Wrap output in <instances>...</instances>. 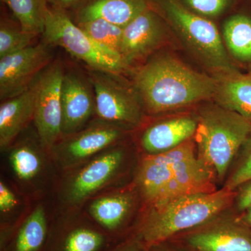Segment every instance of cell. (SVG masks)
<instances>
[{
  "mask_svg": "<svg viewBox=\"0 0 251 251\" xmlns=\"http://www.w3.org/2000/svg\"><path fill=\"white\" fill-rule=\"evenodd\" d=\"M37 35L25 31L16 19L1 14L0 22V58L34 45Z\"/></svg>",
  "mask_w": 251,
  "mask_h": 251,
  "instance_id": "25",
  "label": "cell"
},
{
  "mask_svg": "<svg viewBox=\"0 0 251 251\" xmlns=\"http://www.w3.org/2000/svg\"><path fill=\"white\" fill-rule=\"evenodd\" d=\"M193 9L203 16H216L222 14L229 0H184Z\"/></svg>",
  "mask_w": 251,
  "mask_h": 251,
  "instance_id": "29",
  "label": "cell"
},
{
  "mask_svg": "<svg viewBox=\"0 0 251 251\" xmlns=\"http://www.w3.org/2000/svg\"><path fill=\"white\" fill-rule=\"evenodd\" d=\"M197 126L198 122L187 117L159 122L144 132L142 147L150 155L167 152L189 140Z\"/></svg>",
  "mask_w": 251,
  "mask_h": 251,
  "instance_id": "15",
  "label": "cell"
},
{
  "mask_svg": "<svg viewBox=\"0 0 251 251\" xmlns=\"http://www.w3.org/2000/svg\"><path fill=\"white\" fill-rule=\"evenodd\" d=\"M239 219L251 228V208L239 216Z\"/></svg>",
  "mask_w": 251,
  "mask_h": 251,
  "instance_id": "35",
  "label": "cell"
},
{
  "mask_svg": "<svg viewBox=\"0 0 251 251\" xmlns=\"http://www.w3.org/2000/svg\"><path fill=\"white\" fill-rule=\"evenodd\" d=\"M17 204V199L12 191L1 181L0 182V210L1 212L11 211Z\"/></svg>",
  "mask_w": 251,
  "mask_h": 251,
  "instance_id": "31",
  "label": "cell"
},
{
  "mask_svg": "<svg viewBox=\"0 0 251 251\" xmlns=\"http://www.w3.org/2000/svg\"><path fill=\"white\" fill-rule=\"evenodd\" d=\"M148 7L147 0H81L68 12L76 24L103 19L124 27Z\"/></svg>",
  "mask_w": 251,
  "mask_h": 251,
  "instance_id": "14",
  "label": "cell"
},
{
  "mask_svg": "<svg viewBox=\"0 0 251 251\" xmlns=\"http://www.w3.org/2000/svg\"><path fill=\"white\" fill-rule=\"evenodd\" d=\"M110 237L104 231L87 226L68 227L47 251H106Z\"/></svg>",
  "mask_w": 251,
  "mask_h": 251,
  "instance_id": "21",
  "label": "cell"
},
{
  "mask_svg": "<svg viewBox=\"0 0 251 251\" xmlns=\"http://www.w3.org/2000/svg\"><path fill=\"white\" fill-rule=\"evenodd\" d=\"M35 100L30 86L23 93L3 100L0 106V146L5 148L34 120Z\"/></svg>",
  "mask_w": 251,
  "mask_h": 251,
  "instance_id": "17",
  "label": "cell"
},
{
  "mask_svg": "<svg viewBox=\"0 0 251 251\" xmlns=\"http://www.w3.org/2000/svg\"><path fill=\"white\" fill-rule=\"evenodd\" d=\"M235 196V191L225 188L214 192L175 198L154 206L133 236L150 249L215 219L231 204Z\"/></svg>",
  "mask_w": 251,
  "mask_h": 251,
  "instance_id": "2",
  "label": "cell"
},
{
  "mask_svg": "<svg viewBox=\"0 0 251 251\" xmlns=\"http://www.w3.org/2000/svg\"><path fill=\"white\" fill-rule=\"evenodd\" d=\"M93 85L96 113L102 121L116 125H136L141 120L143 107L139 94L126 85L122 74L88 69Z\"/></svg>",
  "mask_w": 251,
  "mask_h": 251,
  "instance_id": "6",
  "label": "cell"
},
{
  "mask_svg": "<svg viewBox=\"0 0 251 251\" xmlns=\"http://www.w3.org/2000/svg\"><path fill=\"white\" fill-rule=\"evenodd\" d=\"M149 251H189L184 247L179 245L173 241L168 240L166 242L156 244L149 249Z\"/></svg>",
  "mask_w": 251,
  "mask_h": 251,
  "instance_id": "33",
  "label": "cell"
},
{
  "mask_svg": "<svg viewBox=\"0 0 251 251\" xmlns=\"http://www.w3.org/2000/svg\"><path fill=\"white\" fill-rule=\"evenodd\" d=\"M50 235L45 211L39 206L14 233L3 236L1 251H44L50 242Z\"/></svg>",
  "mask_w": 251,
  "mask_h": 251,
  "instance_id": "18",
  "label": "cell"
},
{
  "mask_svg": "<svg viewBox=\"0 0 251 251\" xmlns=\"http://www.w3.org/2000/svg\"><path fill=\"white\" fill-rule=\"evenodd\" d=\"M42 36L46 44L62 48L88 69L120 74L129 69L121 54L97 44L65 10L49 6Z\"/></svg>",
  "mask_w": 251,
  "mask_h": 251,
  "instance_id": "4",
  "label": "cell"
},
{
  "mask_svg": "<svg viewBox=\"0 0 251 251\" xmlns=\"http://www.w3.org/2000/svg\"><path fill=\"white\" fill-rule=\"evenodd\" d=\"M80 1L81 0H46L49 6L67 11L75 7Z\"/></svg>",
  "mask_w": 251,
  "mask_h": 251,
  "instance_id": "34",
  "label": "cell"
},
{
  "mask_svg": "<svg viewBox=\"0 0 251 251\" xmlns=\"http://www.w3.org/2000/svg\"><path fill=\"white\" fill-rule=\"evenodd\" d=\"M173 177L172 165L167 152L150 155L142 163L138 181L144 198L153 206L161 201Z\"/></svg>",
  "mask_w": 251,
  "mask_h": 251,
  "instance_id": "19",
  "label": "cell"
},
{
  "mask_svg": "<svg viewBox=\"0 0 251 251\" xmlns=\"http://www.w3.org/2000/svg\"><path fill=\"white\" fill-rule=\"evenodd\" d=\"M106 251H149V249L138 238L131 236L118 247Z\"/></svg>",
  "mask_w": 251,
  "mask_h": 251,
  "instance_id": "32",
  "label": "cell"
},
{
  "mask_svg": "<svg viewBox=\"0 0 251 251\" xmlns=\"http://www.w3.org/2000/svg\"><path fill=\"white\" fill-rule=\"evenodd\" d=\"M52 46L39 44L0 58V99L6 100L27 91L53 61Z\"/></svg>",
  "mask_w": 251,
  "mask_h": 251,
  "instance_id": "10",
  "label": "cell"
},
{
  "mask_svg": "<svg viewBox=\"0 0 251 251\" xmlns=\"http://www.w3.org/2000/svg\"><path fill=\"white\" fill-rule=\"evenodd\" d=\"M25 31L42 35L49 6L46 0H1Z\"/></svg>",
  "mask_w": 251,
  "mask_h": 251,
  "instance_id": "24",
  "label": "cell"
},
{
  "mask_svg": "<svg viewBox=\"0 0 251 251\" xmlns=\"http://www.w3.org/2000/svg\"><path fill=\"white\" fill-rule=\"evenodd\" d=\"M122 135L116 124L107 122L93 126L71 135L57 146V153L66 163H77L108 148Z\"/></svg>",
  "mask_w": 251,
  "mask_h": 251,
  "instance_id": "13",
  "label": "cell"
},
{
  "mask_svg": "<svg viewBox=\"0 0 251 251\" xmlns=\"http://www.w3.org/2000/svg\"><path fill=\"white\" fill-rule=\"evenodd\" d=\"M236 193V204L238 210L242 212L251 208V180L241 185Z\"/></svg>",
  "mask_w": 251,
  "mask_h": 251,
  "instance_id": "30",
  "label": "cell"
},
{
  "mask_svg": "<svg viewBox=\"0 0 251 251\" xmlns=\"http://www.w3.org/2000/svg\"><path fill=\"white\" fill-rule=\"evenodd\" d=\"M173 170L171 182L164 196L154 206L185 195L211 193L215 172L195 153L194 144L187 140L167 151Z\"/></svg>",
  "mask_w": 251,
  "mask_h": 251,
  "instance_id": "9",
  "label": "cell"
},
{
  "mask_svg": "<svg viewBox=\"0 0 251 251\" xmlns=\"http://www.w3.org/2000/svg\"><path fill=\"white\" fill-rule=\"evenodd\" d=\"M189 251H251V228L239 216H219L170 239Z\"/></svg>",
  "mask_w": 251,
  "mask_h": 251,
  "instance_id": "8",
  "label": "cell"
},
{
  "mask_svg": "<svg viewBox=\"0 0 251 251\" xmlns=\"http://www.w3.org/2000/svg\"><path fill=\"white\" fill-rule=\"evenodd\" d=\"M215 96L223 108L237 112L251 122V76L234 72L218 82Z\"/></svg>",
  "mask_w": 251,
  "mask_h": 251,
  "instance_id": "20",
  "label": "cell"
},
{
  "mask_svg": "<svg viewBox=\"0 0 251 251\" xmlns=\"http://www.w3.org/2000/svg\"><path fill=\"white\" fill-rule=\"evenodd\" d=\"M149 7L172 23L188 44L211 67L224 72H237L227 57L214 23L193 14L178 0H147Z\"/></svg>",
  "mask_w": 251,
  "mask_h": 251,
  "instance_id": "5",
  "label": "cell"
},
{
  "mask_svg": "<svg viewBox=\"0 0 251 251\" xmlns=\"http://www.w3.org/2000/svg\"><path fill=\"white\" fill-rule=\"evenodd\" d=\"M251 130L250 120L237 112L223 107L204 109L195 133L198 156L223 179Z\"/></svg>",
  "mask_w": 251,
  "mask_h": 251,
  "instance_id": "3",
  "label": "cell"
},
{
  "mask_svg": "<svg viewBox=\"0 0 251 251\" xmlns=\"http://www.w3.org/2000/svg\"><path fill=\"white\" fill-rule=\"evenodd\" d=\"M226 45L234 58L251 67V14L240 13L225 23Z\"/></svg>",
  "mask_w": 251,
  "mask_h": 251,
  "instance_id": "23",
  "label": "cell"
},
{
  "mask_svg": "<svg viewBox=\"0 0 251 251\" xmlns=\"http://www.w3.org/2000/svg\"><path fill=\"white\" fill-rule=\"evenodd\" d=\"M123 158L120 150L100 155L80 171L69 189L71 201L77 202L88 197L106 184L116 173Z\"/></svg>",
  "mask_w": 251,
  "mask_h": 251,
  "instance_id": "16",
  "label": "cell"
},
{
  "mask_svg": "<svg viewBox=\"0 0 251 251\" xmlns=\"http://www.w3.org/2000/svg\"><path fill=\"white\" fill-rule=\"evenodd\" d=\"M251 180V130L247 141L240 150V157L233 173L229 176L226 187L234 191L241 185Z\"/></svg>",
  "mask_w": 251,
  "mask_h": 251,
  "instance_id": "28",
  "label": "cell"
},
{
  "mask_svg": "<svg viewBox=\"0 0 251 251\" xmlns=\"http://www.w3.org/2000/svg\"><path fill=\"white\" fill-rule=\"evenodd\" d=\"M131 201L126 195H114L99 198L90 205L91 216L104 232L117 235L123 232L125 220Z\"/></svg>",
  "mask_w": 251,
  "mask_h": 251,
  "instance_id": "22",
  "label": "cell"
},
{
  "mask_svg": "<svg viewBox=\"0 0 251 251\" xmlns=\"http://www.w3.org/2000/svg\"><path fill=\"white\" fill-rule=\"evenodd\" d=\"M61 100L62 134L68 136L82 130L96 112L94 87L87 74L75 69L64 71Z\"/></svg>",
  "mask_w": 251,
  "mask_h": 251,
  "instance_id": "11",
  "label": "cell"
},
{
  "mask_svg": "<svg viewBox=\"0 0 251 251\" xmlns=\"http://www.w3.org/2000/svg\"><path fill=\"white\" fill-rule=\"evenodd\" d=\"M165 33L162 16L150 7L125 26L120 54L128 67L152 53Z\"/></svg>",
  "mask_w": 251,
  "mask_h": 251,
  "instance_id": "12",
  "label": "cell"
},
{
  "mask_svg": "<svg viewBox=\"0 0 251 251\" xmlns=\"http://www.w3.org/2000/svg\"><path fill=\"white\" fill-rule=\"evenodd\" d=\"M249 74V75H250V76H251V67L249 68V74Z\"/></svg>",
  "mask_w": 251,
  "mask_h": 251,
  "instance_id": "36",
  "label": "cell"
},
{
  "mask_svg": "<svg viewBox=\"0 0 251 251\" xmlns=\"http://www.w3.org/2000/svg\"><path fill=\"white\" fill-rule=\"evenodd\" d=\"M217 83L166 55L150 59L135 72L133 78L143 108L152 114L211 98L215 95Z\"/></svg>",
  "mask_w": 251,
  "mask_h": 251,
  "instance_id": "1",
  "label": "cell"
},
{
  "mask_svg": "<svg viewBox=\"0 0 251 251\" xmlns=\"http://www.w3.org/2000/svg\"><path fill=\"white\" fill-rule=\"evenodd\" d=\"M10 161L16 175L23 180L32 179L41 169L40 158L28 146L18 147L13 150Z\"/></svg>",
  "mask_w": 251,
  "mask_h": 251,
  "instance_id": "27",
  "label": "cell"
},
{
  "mask_svg": "<svg viewBox=\"0 0 251 251\" xmlns=\"http://www.w3.org/2000/svg\"><path fill=\"white\" fill-rule=\"evenodd\" d=\"M64 71L60 61H52L31 85L35 100L34 122L46 148L53 147L62 135L61 87Z\"/></svg>",
  "mask_w": 251,
  "mask_h": 251,
  "instance_id": "7",
  "label": "cell"
},
{
  "mask_svg": "<svg viewBox=\"0 0 251 251\" xmlns=\"http://www.w3.org/2000/svg\"><path fill=\"white\" fill-rule=\"evenodd\" d=\"M77 25L99 45L121 54L123 27L103 19L91 20Z\"/></svg>",
  "mask_w": 251,
  "mask_h": 251,
  "instance_id": "26",
  "label": "cell"
}]
</instances>
